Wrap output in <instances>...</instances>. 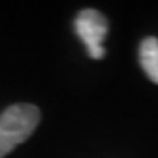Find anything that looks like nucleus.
Returning <instances> with one entry per match:
<instances>
[{
    "label": "nucleus",
    "instance_id": "nucleus-1",
    "mask_svg": "<svg viewBox=\"0 0 158 158\" xmlns=\"http://www.w3.org/2000/svg\"><path fill=\"white\" fill-rule=\"evenodd\" d=\"M40 121V111L35 105L16 103L0 114V158L31 137Z\"/></svg>",
    "mask_w": 158,
    "mask_h": 158
},
{
    "label": "nucleus",
    "instance_id": "nucleus-3",
    "mask_svg": "<svg viewBox=\"0 0 158 158\" xmlns=\"http://www.w3.org/2000/svg\"><path fill=\"white\" fill-rule=\"evenodd\" d=\"M139 61L143 73L152 82L158 84V39L145 37L139 47Z\"/></svg>",
    "mask_w": 158,
    "mask_h": 158
},
{
    "label": "nucleus",
    "instance_id": "nucleus-2",
    "mask_svg": "<svg viewBox=\"0 0 158 158\" xmlns=\"http://www.w3.org/2000/svg\"><path fill=\"white\" fill-rule=\"evenodd\" d=\"M74 31L77 37L84 42L90 58L102 60L106 53L102 44L108 34V21L102 13L94 8L79 11L74 19Z\"/></svg>",
    "mask_w": 158,
    "mask_h": 158
}]
</instances>
